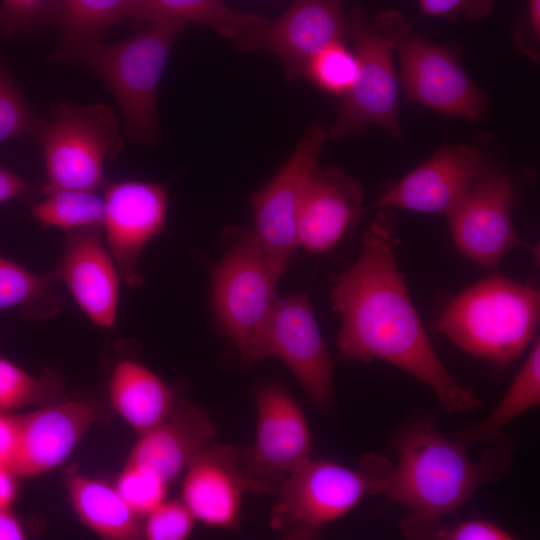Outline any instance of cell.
I'll list each match as a JSON object with an SVG mask.
<instances>
[{
	"label": "cell",
	"instance_id": "836d02e7",
	"mask_svg": "<svg viewBox=\"0 0 540 540\" xmlns=\"http://www.w3.org/2000/svg\"><path fill=\"white\" fill-rule=\"evenodd\" d=\"M146 517L142 535L148 540H184L196 521L182 500H164Z\"/></svg>",
	"mask_w": 540,
	"mask_h": 540
},
{
	"label": "cell",
	"instance_id": "f35d334b",
	"mask_svg": "<svg viewBox=\"0 0 540 540\" xmlns=\"http://www.w3.org/2000/svg\"><path fill=\"white\" fill-rule=\"evenodd\" d=\"M523 27L524 31L515 33V42L523 51L526 48V53L528 44L531 43L533 58H536V45L539 46L540 37V0H528Z\"/></svg>",
	"mask_w": 540,
	"mask_h": 540
},
{
	"label": "cell",
	"instance_id": "4dcf8cb0",
	"mask_svg": "<svg viewBox=\"0 0 540 540\" xmlns=\"http://www.w3.org/2000/svg\"><path fill=\"white\" fill-rule=\"evenodd\" d=\"M402 532L410 538L438 540H511L513 535L503 527L483 519H471L454 525L439 521H422L406 517Z\"/></svg>",
	"mask_w": 540,
	"mask_h": 540
},
{
	"label": "cell",
	"instance_id": "8fae6325",
	"mask_svg": "<svg viewBox=\"0 0 540 540\" xmlns=\"http://www.w3.org/2000/svg\"><path fill=\"white\" fill-rule=\"evenodd\" d=\"M325 140L324 127L312 124L277 173L249 199L254 213V232L278 279L288 269L299 247L298 216Z\"/></svg>",
	"mask_w": 540,
	"mask_h": 540
},
{
	"label": "cell",
	"instance_id": "ffe728a7",
	"mask_svg": "<svg viewBox=\"0 0 540 540\" xmlns=\"http://www.w3.org/2000/svg\"><path fill=\"white\" fill-rule=\"evenodd\" d=\"M361 184L339 168L316 167L308 182L297 222L299 246L312 253L332 249L359 219Z\"/></svg>",
	"mask_w": 540,
	"mask_h": 540
},
{
	"label": "cell",
	"instance_id": "9c48e42d",
	"mask_svg": "<svg viewBox=\"0 0 540 540\" xmlns=\"http://www.w3.org/2000/svg\"><path fill=\"white\" fill-rule=\"evenodd\" d=\"M349 36L355 44L359 71L352 88L341 100L331 139L360 135L366 125L385 129L391 137L401 138L399 121V80L394 67L393 37L376 21L370 23L356 10L348 19Z\"/></svg>",
	"mask_w": 540,
	"mask_h": 540
},
{
	"label": "cell",
	"instance_id": "5bb4252c",
	"mask_svg": "<svg viewBox=\"0 0 540 540\" xmlns=\"http://www.w3.org/2000/svg\"><path fill=\"white\" fill-rule=\"evenodd\" d=\"M103 227L107 248L121 279L131 287L143 283L140 258L146 245L165 228L167 190L164 184L121 181L104 188Z\"/></svg>",
	"mask_w": 540,
	"mask_h": 540
},
{
	"label": "cell",
	"instance_id": "7a4b0ae2",
	"mask_svg": "<svg viewBox=\"0 0 540 540\" xmlns=\"http://www.w3.org/2000/svg\"><path fill=\"white\" fill-rule=\"evenodd\" d=\"M398 462L383 492L387 502L409 510L408 517L439 521L465 504L483 485L501 480L512 464L505 439L490 444L477 461L451 434L432 421L406 427L396 441Z\"/></svg>",
	"mask_w": 540,
	"mask_h": 540
},
{
	"label": "cell",
	"instance_id": "44dd1931",
	"mask_svg": "<svg viewBox=\"0 0 540 540\" xmlns=\"http://www.w3.org/2000/svg\"><path fill=\"white\" fill-rule=\"evenodd\" d=\"M215 434V424L204 409L176 400L160 424L140 434L127 461L151 469L169 485Z\"/></svg>",
	"mask_w": 540,
	"mask_h": 540
},
{
	"label": "cell",
	"instance_id": "e0dca14e",
	"mask_svg": "<svg viewBox=\"0 0 540 540\" xmlns=\"http://www.w3.org/2000/svg\"><path fill=\"white\" fill-rule=\"evenodd\" d=\"M102 231L99 227L66 231L60 259L44 275L53 284H63L91 322L112 328L121 277L103 244Z\"/></svg>",
	"mask_w": 540,
	"mask_h": 540
},
{
	"label": "cell",
	"instance_id": "3957f363",
	"mask_svg": "<svg viewBox=\"0 0 540 540\" xmlns=\"http://www.w3.org/2000/svg\"><path fill=\"white\" fill-rule=\"evenodd\" d=\"M186 24L159 19L116 43L103 40L82 48L73 61L82 62L114 96L131 140L153 146L161 139L157 96L168 54Z\"/></svg>",
	"mask_w": 540,
	"mask_h": 540
},
{
	"label": "cell",
	"instance_id": "5b68a950",
	"mask_svg": "<svg viewBox=\"0 0 540 540\" xmlns=\"http://www.w3.org/2000/svg\"><path fill=\"white\" fill-rule=\"evenodd\" d=\"M393 466L375 452L364 455L356 467L310 458L279 487L270 525L293 539L312 538L364 498L383 494Z\"/></svg>",
	"mask_w": 540,
	"mask_h": 540
},
{
	"label": "cell",
	"instance_id": "60d3db41",
	"mask_svg": "<svg viewBox=\"0 0 540 540\" xmlns=\"http://www.w3.org/2000/svg\"><path fill=\"white\" fill-rule=\"evenodd\" d=\"M16 495V473L11 467L0 465V508H10Z\"/></svg>",
	"mask_w": 540,
	"mask_h": 540
},
{
	"label": "cell",
	"instance_id": "603a6c76",
	"mask_svg": "<svg viewBox=\"0 0 540 540\" xmlns=\"http://www.w3.org/2000/svg\"><path fill=\"white\" fill-rule=\"evenodd\" d=\"M137 0H55L49 25L60 43L53 61H72L85 46L103 40L105 32L130 18Z\"/></svg>",
	"mask_w": 540,
	"mask_h": 540
},
{
	"label": "cell",
	"instance_id": "f546056e",
	"mask_svg": "<svg viewBox=\"0 0 540 540\" xmlns=\"http://www.w3.org/2000/svg\"><path fill=\"white\" fill-rule=\"evenodd\" d=\"M358 71L356 53L345 42H335L308 62L303 77L327 93L344 96L352 88Z\"/></svg>",
	"mask_w": 540,
	"mask_h": 540
},
{
	"label": "cell",
	"instance_id": "6da1fadb",
	"mask_svg": "<svg viewBox=\"0 0 540 540\" xmlns=\"http://www.w3.org/2000/svg\"><path fill=\"white\" fill-rule=\"evenodd\" d=\"M380 210L363 236L357 261L332 288L341 320L340 354L385 361L427 385L447 412H472L480 401L450 375L434 350L397 266L396 218L391 209Z\"/></svg>",
	"mask_w": 540,
	"mask_h": 540
},
{
	"label": "cell",
	"instance_id": "30bf717a",
	"mask_svg": "<svg viewBox=\"0 0 540 540\" xmlns=\"http://www.w3.org/2000/svg\"><path fill=\"white\" fill-rule=\"evenodd\" d=\"M255 441L239 450L248 491L275 496L282 483L311 458L312 437L302 409L280 384L265 383L256 391Z\"/></svg>",
	"mask_w": 540,
	"mask_h": 540
},
{
	"label": "cell",
	"instance_id": "d6a6232c",
	"mask_svg": "<svg viewBox=\"0 0 540 540\" xmlns=\"http://www.w3.org/2000/svg\"><path fill=\"white\" fill-rule=\"evenodd\" d=\"M40 120L0 62V143L20 136L34 137Z\"/></svg>",
	"mask_w": 540,
	"mask_h": 540
},
{
	"label": "cell",
	"instance_id": "7c38bea8",
	"mask_svg": "<svg viewBox=\"0 0 540 540\" xmlns=\"http://www.w3.org/2000/svg\"><path fill=\"white\" fill-rule=\"evenodd\" d=\"M268 357L281 360L315 404L327 407L332 402L334 362L306 292L276 299L261 332L255 361Z\"/></svg>",
	"mask_w": 540,
	"mask_h": 540
},
{
	"label": "cell",
	"instance_id": "4316f807",
	"mask_svg": "<svg viewBox=\"0 0 540 540\" xmlns=\"http://www.w3.org/2000/svg\"><path fill=\"white\" fill-rule=\"evenodd\" d=\"M31 215L43 228L56 227L66 231L81 228H102L105 202L96 191L51 189L40 198L29 200ZM103 229V228H102Z\"/></svg>",
	"mask_w": 540,
	"mask_h": 540
},
{
	"label": "cell",
	"instance_id": "83f0119b",
	"mask_svg": "<svg viewBox=\"0 0 540 540\" xmlns=\"http://www.w3.org/2000/svg\"><path fill=\"white\" fill-rule=\"evenodd\" d=\"M60 305L61 296L45 275H35L0 255V311L17 309L38 321L53 317Z\"/></svg>",
	"mask_w": 540,
	"mask_h": 540
},
{
	"label": "cell",
	"instance_id": "52a82bcc",
	"mask_svg": "<svg viewBox=\"0 0 540 540\" xmlns=\"http://www.w3.org/2000/svg\"><path fill=\"white\" fill-rule=\"evenodd\" d=\"M228 250L214 269L211 299L224 336L241 359L255 361L258 341L277 299L273 273L254 230L232 229Z\"/></svg>",
	"mask_w": 540,
	"mask_h": 540
},
{
	"label": "cell",
	"instance_id": "e575fe53",
	"mask_svg": "<svg viewBox=\"0 0 540 540\" xmlns=\"http://www.w3.org/2000/svg\"><path fill=\"white\" fill-rule=\"evenodd\" d=\"M55 0H2L0 34L28 33L49 24Z\"/></svg>",
	"mask_w": 540,
	"mask_h": 540
},
{
	"label": "cell",
	"instance_id": "1f68e13d",
	"mask_svg": "<svg viewBox=\"0 0 540 540\" xmlns=\"http://www.w3.org/2000/svg\"><path fill=\"white\" fill-rule=\"evenodd\" d=\"M168 484L151 469L126 462L115 488L137 516H146L165 500Z\"/></svg>",
	"mask_w": 540,
	"mask_h": 540
},
{
	"label": "cell",
	"instance_id": "f1b7e54d",
	"mask_svg": "<svg viewBox=\"0 0 540 540\" xmlns=\"http://www.w3.org/2000/svg\"><path fill=\"white\" fill-rule=\"evenodd\" d=\"M55 382L52 375L35 377L0 356V411L51 403L58 391Z\"/></svg>",
	"mask_w": 540,
	"mask_h": 540
},
{
	"label": "cell",
	"instance_id": "9a60e30c",
	"mask_svg": "<svg viewBox=\"0 0 540 540\" xmlns=\"http://www.w3.org/2000/svg\"><path fill=\"white\" fill-rule=\"evenodd\" d=\"M485 172V158L476 148L466 144H443L429 159L383 193L372 207L448 216Z\"/></svg>",
	"mask_w": 540,
	"mask_h": 540
},
{
	"label": "cell",
	"instance_id": "d590c367",
	"mask_svg": "<svg viewBox=\"0 0 540 540\" xmlns=\"http://www.w3.org/2000/svg\"><path fill=\"white\" fill-rule=\"evenodd\" d=\"M421 12L430 16L454 20L463 15L479 20L493 9L496 0H418Z\"/></svg>",
	"mask_w": 540,
	"mask_h": 540
},
{
	"label": "cell",
	"instance_id": "484cf974",
	"mask_svg": "<svg viewBox=\"0 0 540 540\" xmlns=\"http://www.w3.org/2000/svg\"><path fill=\"white\" fill-rule=\"evenodd\" d=\"M540 403V344L537 339L521 370L496 408L481 422L451 434L466 448L504 439L503 429L516 417Z\"/></svg>",
	"mask_w": 540,
	"mask_h": 540
},
{
	"label": "cell",
	"instance_id": "8d00e7d4",
	"mask_svg": "<svg viewBox=\"0 0 540 540\" xmlns=\"http://www.w3.org/2000/svg\"><path fill=\"white\" fill-rule=\"evenodd\" d=\"M43 184H31L0 164V203L16 198L40 196Z\"/></svg>",
	"mask_w": 540,
	"mask_h": 540
},
{
	"label": "cell",
	"instance_id": "ab89813d",
	"mask_svg": "<svg viewBox=\"0 0 540 540\" xmlns=\"http://www.w3.org/2000/svg\"><path fill=\"white\" fill-rule=\"evenodd\" d=\"M26 532L10 508H0V540H22Z\"/></svg>",
	"mask_w": 540,
	"mask_h": 540
},
{
	"label": "cell",
	"instance_id": "4fadbf2b",
	"mask_svg": "<svg viewBox=\"0 0 540 540\" xmlns=\"http://www.w3.org/2000/svg\"><path fill=\"white\" fill-rule=\"evenodd\" d=\"M343 4L344 0H293L279 18L250 29L236 43L243 51L275 55L286 76L295 80L303 77L317 53L350 37Z\"/></svg>",
	"mask_w": 540,
	"mask_h": 540
},
{
	"label": "cell",
	"instance_id": "74e56055",
	"mask_svg": "<svg viewBox=\"0 0 540 540\" xmlns=\"http://www.w3.org/2000/svg\"><path fill=\"white\" fill-rule=\"evenodd\" d=\"M19 438V420L0 411V465L12 468Z\"/></svg>",
	"mask_w": 540,
	"mask_h": 540
},
{
	"label": "cell",
	"instance_id": "8992f818",
	"mask_svg": "<svg viewBox=\"0 0 540 540\" xmlns=\"http://www.w3.org/2000/svg\"><path fill=\"white\" fill-rule=\"evenodd\" d=\"M45 161L47 180L42 191H96L104 184V166L123 147L112 107L96 103L58 102L41 118L34 137Z\"/></svg>",
	"mask_w": 540,
	"mask_h": 540
},
{
	"label": "cell",
	"instance_id": "2e32d148",
	"mask_svg": "<svg viewBox=\"0 0 540 540\" xmlns=\"http://www.w3.org/2000/svg\"><path fill=\"white\" fill-rule=\"evenodd\" d=\"M513 185L496 172H485L448 215L453 240L479 265L495 266L520 243L512 221Z\"/></svg>",
	"mask_w": 540,
	"mask_h": 540
},
{
	"label": "cell",
	"instance_id": "ba28073f",
	"mask_svg": "<svg viewBox=\"0 0 540 540\" xmlns=\"http://www.w3.org/2000/svg\"><path fill=\"white\" fill-rule=\"evenodd\" d=\"M394 39L406 98L441 114L479 119L487 96L470 80L448 49L415 35L401 14L384 12L375 20Z\"/></svg>",
	"mask_w": 540,
	"mask_h": 540
},
{
	"label": "cell",
	"instance_id": "d4e9b609",
	"mask_svg": "<svg viewBox=\"0 0 540 540\" xmlns=\"http://www.w3.org/2000/svg\"><path fill=\"white\" fill-rule=\"evenodd\" d=\"M130 18L137 21L159 19L196 23L237 40L250 29L264 24V16L236 11L223 0H137Z\"/></svg>",
	"mask_w": 540,
	"mask_h": 540
},
{
	"label": "cell",
	"instance_id": "277c9868",
	"mask_svg": "<svg viewBox=\"0 0 540 540\" xmlns=\"http://www.w3.org/2000/svg\"><path fill=\"white\" fill-rule=\"evenodd\" d=\"M539 316L538 290L494 275L451 300L438 329L469 354L507 365L534 339Z\"/></svg>",
	"mask_w": 540,
	"mask_h": 540
},
{
	"label": "cell",
	"instance_id": "cb8c5ba5",
	"mask_svg": "<svg viewBox=\"0 0 540 540\" xmlns=\"http://www.w3.org/2000/svg\"><path fill=\"white\" fill-rule=\"evenodd\" d=\"M67 491L81 522L107 540H132L142 535L138 518L115 486L85 475L67 479Z\"/></svg>",
	"mask_w": 540,
	"mask_h": 540
},
{
	"label": "cell",
	"instance_id": "d6986e66",
	"mask_svg": "<svg viewBox=\"0 0 540 540\" xmlns=\"http://www.w3.org/2000/svg\"><path fill=\"white\" fill-rule=\"evenodd\" d=\"M248 491L239 450L210 443L202 448L185 470L182 501L195 519L221 529L236 528L243 495Z\"/></svg>",
	"mask_w": 540,
	"mask_h": 540
},
{
	"label": "cell",
	"instance_id": "7402d4cb",
	"mask_svg": "<svg viewBox=\"0 0 540 540\" xmlns=\"http://www.w3.org/2000/svg\"><path fill=\"white\" fill-rule=\"evenodd\" d=\"M109 397L115 411L139 434L160 424L176 401L159 376L133 359L120 360L114 366Z\"/></svg>",
	"mask_w": 540,
	"mask_h": 540
},
{
	"label": "cell",
	"instance_id": "ac0fdd59",
	"mask_svg": "<svg viewBox=\"0 0 540 540\" xmlns=\"http://www.w3.org/2000/svg\"><path fill=\"white\" fill-rule=\"evenodd\" d=\"M100 416L90 400L51 402L18 418L19 438L12 465L16 475L35 477L62 465Z\"/></svg>",
	"mask_w": 540,
	"mask_h": 540
}]
</instances>
